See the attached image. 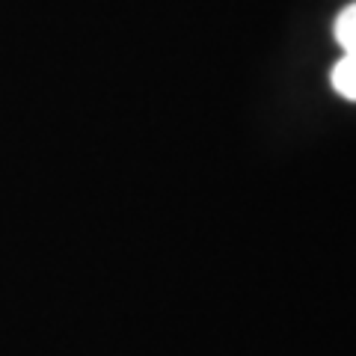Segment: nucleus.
Instances as JSON below:
<instances>
[{
	"label": "nucleus",
	"mask_w": 356,
	"mask_h": 356,
	"mask_svg": "<svg viewBox=\"0 0 356 356\" xmlns=\"http://www.w3.org/2000/svg\"><path fill=\"white\" fill-rule=\"evenodd\" d=\"M336 42L344 54H356V3L341 9V15L336 18Z\"/></svg>",
	"instance_id": "obj_2"
},
{
	"label": "nucleus",
	"mask_w": 356,
	"mask_h": 356,
	"mask_svg": "<svg viewBox=\"0 0 356 356\" xmlns=\"http://www.w3.org/2000/svg\"><path fill=\"white\" fill-rule=\"evenodd\" d=\"M332 89L341 98H348V102H356V54H344L336 63V69H332Z\"/></svg>",
	"instance_id": "obj_1"
}]
</instances>
